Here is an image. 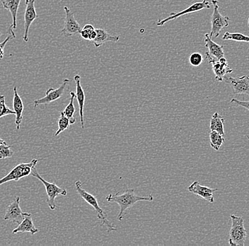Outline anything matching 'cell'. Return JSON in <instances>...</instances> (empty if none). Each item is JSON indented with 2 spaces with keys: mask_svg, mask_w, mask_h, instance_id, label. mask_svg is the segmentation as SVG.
Instances as JSON below:
<instances>
[{
  "mask_svg": "<svg viewBox=\"0 0 249 246\" xmlns=\"http://www.w3.org/2000/svg\"><path fill=\"white\" fill-rule=\"evenodd\" d=\"M70 99L69 104L67 105L64 110V114L70 120V125L75 124L76 118L74 117V112H75V107H74V100L76 97L75 93L74 92H70Z\"/></svg>",
  "mask_w": 249,
  "mask_h": 246,
  "instance_id": "obj_22",
  "label": "cell"
},
{
  "mask_svg": "<svg viewBox=\"0 0 249 246\" xmlns=\"http://www.w3.org/2000/svg\"><path fill=\"white\" fill-rule=\"evenodd\" d=\"M223 40H232L236 41L247 42L249 43V37L241 34V33H230L225 32L222 37Z\"/></svg>",
  "mask_w": 249,
  "mask_h": 246,
  "instance_id": "obj_25",
  "label": "cell"
},
{
  "mask_svg": "<svg viewBox=\"0 0 249 246\" xmlns=\"http://www.w3.org/2000/svg\"><path fill=\"white\" fill-rule=\"evenodd\" d=\"M205 46L208 49V54L216 59L225 57L224 46L217 44L210 38L209 34H205Z\"/></svg>",
  "mask_w": 249,
  "mask_h": 246,
  "instance_id": "obj_18",
  "label": "cell"
},
{
  "mask_svg": "<svg viewBox=\"0 0 249 246\" xmlns=\"http://www.w3.org/2000/svg\"><path fill=\"white\" fill-rule=\"evenodd\" d=\"M39 229L34 225L33 222L32 215L30 213H26V216L22 222L18 224V227L12 231L13 234H17L19 233H30L32 236L38 233Z\"/></svg>",
  "mask_w": 249,
  "mask_h": 246,
  "instance_id": "obj_16",
  "label": "cell"
},
{
  "mask_svg": "<svg viewBox=\"0 0 249 246\" xmlns=\"http://www.w3.org/2000/svg\"><path fill=\"white\" fill-rule=\"evenodd\" d=\"M225 121V118H222L219 113L215 112L210 120V131H214L220 133L221 135H225V130H224Z\"/></svg>",
  "mask_w": 249,
  "mask_h": 246,
  "instance_id": "obj_21",
  "label": "cell"
},
{
  "mask_svg": "<svg viewBox=\"0 0 249 246\" xmlns=\"http://www.w3.org/2000/svg\"><path fill=\"white\" fill-rule=\"evenodd\" d=\"M11 114L15 115V111L7 107L5 103V96L0 95V118Z\"/></svg>",
  "mask_w": 249,
  "mask_h": 246,
  "instance_id": "obj_26",
  "label": "cell"
},
{
  "mask_svg": "<svg viewBox=\"0 0 249 246\" xmlns=\"http://www.w3.org/2000/svg\"><path fill=\"white\" fill-rule=\"evenodd\" d=\"M26 213L23 212L20 207V197H16L13 202L7 207L4 219L19 224L22 222Z\"/></svg>",
  "mask_w": 249,
  "mask_h": 246,
  "instance_id": "obj_13",
  "label": "cell"
},
{
  "mask_svg": "<svg viewBox=\"0 0 249 246\" xmlns=\"http://www.w3.org/2000/svg\"><path fill=\"white\" fill-rule=\"evenodd\" d=\"M82 30L85 31L89 35V37L90 35H91V33L93 32V31H95L94 27L92 26L91 24H87L85 25V26H84L83 29H82Z\"/></svg>",
  "mask_w": 249,
  "mask_h": 246,
  "instance_id": "obj_30",
  "label": "cell"
},
{
  "mask_svg": "<svg viewBox=\"0 0 249 246\" xmlns=\"http://www.w3.org/2000/svg\"><path fill=\"white\" fill-rule=\"evenodd\" d=\"M31 175L36 177L40 180L46 188L47 199L46 202L48 206L51 210H54L57 207L55 204V198L59 195L66 196L68 194V191L66 189H62L60 187L57 186L54 183H49L43 178L37 171L36 168L34 167L31 171Z\"/></svg>",
  "mask_w": 249,
  "mask_h": 246,
  "instance_id": "obj_4",
  "label": "cell"
},
{
  "mask_svg": "<svg viewBox=\"0 0 249 246\" xmlns=\"http://www.w3.org/2000/svg\"><path fill=\"white\" fill-rule=\"evenodd\" d=\"M230 103L235 104L237 106H240L241 107H244L246 110L249 111V101H240L236 98H232L230 101Z\"/></svg>",
  "mask_w": 249,
  "mask_h": 246,
  "instance_id": "obj_29",
  "label": "cell"
},
{
  "mask_svg": "<svg viewBox=\"0 0 249 246\" xmlns=\"http://www.w3.org/2000/svg\"><path fill=\"white\" fill-rule=\"evenodd\" d=\"M5 143V141H4V140L2 139V138H0V146H1V144H3V143Z\"/></svg>",
  "mask_w": 249,
  "mask_h": 246,
  "instance_id": "obj_31",
  "label": "cell"
},
{
  "mask_svg": "<svg viewBox=\"0 0 249 246\" xmlns=\"http://www.w3.org/2000/svg\"><path fill=\"white\" fill-rule=\"evenodd\" d=\"M96 38L92 40L93 44L96 48L101 47L104 43H107V42L110 41L117 43L119 41V36L110 35L105 29H96Z\"/></svg>",
  "mask_w": 249,
  "mask_h": 246,
  "instance_id": "obj_19",
  "label": "cell"
},
{
  "mask_svg": "<svg viewBox=\"0 0 249 246\" xmlns=\"http://www.w3.org/2000/svg\"><path fill=\"white\" fill-rule=\"evenodd\" d=\"M37 163H38V160L34 159L29 163H22L17 165L7 175L0 179V185L8 182H17L23 177L31 175L33 168L36 167Z\"/></svg>",
  "mask_w": 249,
  "mask_h": 246,
  "instance_id": "obj_5",
  "label": "cell"
},
{
  "mask_svg": "<svg viewBox=\"0 0 249 246\" xmlns=\"http://www.w3.org/2000/svg\"><path fill=\"white\" fill-rule=\"evenodd\" d=\"M231 226L230 230L229 245L230 246H244L247 240V232L244 228V220L241 216L231 214Z\"/></svg>",
  "mask_w": 249,
  "mask_h": 246,
  "instance_id": "obj_3",
  "label": "cell"
},
{
  "mask_svg": "<svg viewBox=\"0 0 249 246\" xmlns=\"http://www.w3.org/2000/svg\"><path fill=\"white\" fill-rule=\"evenodd\" d=\"M212 4L213 5V12L211 18L212 29L210 37L211 38H216L220 35L221 31L229 26L230 18L221 15L217 0H212Z\"/></svg>",
  "mask_w": 249,
  "mask_h": 246,
  "instance_id": "obj_6",
  "label": "cell"
},
{
  "mask_svg": "<svg viewBox=\"0 0 249 246\" xmlns=\"http://www.w3.org/2000/svg\"><path fill=\"white\" fill-rule=\"evenodd\" d=\"M188 190L198 197L208 201L210 203L214 202L213 194L218 190L217 188H208L206 186H202L197 181H195L188 188Z\"/></svg>",
  "mask_w": 249,
  "mask_h": 246,
  "instance_id": "obj_14",
  "label": "cell"
},
{
  "mask_svg": "<svg viewBox=\"0 0 249 246\" xmlns=\"http://www.w3.org/2000/svg\"><path fill=\"white\" fill-rule=\"evenodd\" d=\"M210 3L208 0H203L200 2H196L193 4L192 5L188 7V8L181 11L180 12H171L170 15L163 19L159 20L157 22V26H162L165 25L166 23L169 22L171 20L176 19L178 17L184 16V15H188V14L194 13V12H199L204 9H210Z\"/></svg>",
  "mask_w": 249,
  "mask_h": 246,
  "instance_id": "obj_8",
  "label": "cell"
},
{
  "mask_svg": "<svg viewBox=\"0 0 249 246\" xmlns=\"http://www.w3.org/2000/svg\"><path fill=\"white\" fill-rule=\"evenodd\" d=\"M107 200L108 202H115L118 204L120 207L119 214L117 219L118 221H122L124 219L126 210L133 206L137 202L140 201H146V202H152L154 200L153 194H150L147 196H140L135 194V189H128L124 191V194H110L107 196Z\"/></svg>",
  "mask_w": 249,
  "mask_h": 246,
  "instance_id": "obj_1",
  "label": "cell"
},
{
  "mask_svg": "<svg viewBox=\"0 0 249 246\" xmlns=\"http://www.w3.org/2000/svg\"><path fill=\"white\" fill-rule=\"evenodd\" d=\"M13 97V109L15 112V124L16 129L19 130L21 127V121L23 119V104L22 99L18 95L17 87H15Z\"/></svg>",
  "mask_w": 249,
  "mask_h": 246,
  "instance_id": "obj_17",
  "label": "cell"
},
{
  "mask_svg": "<svg viewBox=\"0 0 249 246\" xmlns=\"http://www.w3.org/2000/svg\"><path fill=\"white\" fill-rule=\"evenodd\" d=\"M75 188L79 195L87 203H88L90 206L94 208L95 211H96V214H97L98 219L101 221V225L105 226L107 227V231L111 232L113 231V230H116V227L113 224L109 222L107 213L99 206L98 200L96 197L93 194H90L88 191H86L82 188V182L79 181V180L76 182Z\"/></svg>",
  "mask_w": 249,
  "mask_h": 246,
  "instance_id": "obj_2",
  "label": "cell"
},
{
  "mask_svg": "<svg viewBox=\"0 0 249 246\" xmlns=\"http://www.w3.org/2000/svg\"><path fill=\"white\" fill-rule=\"evenodd\" d=\"M36 0H25L26 9L24 12V32L23 34V40L25 42L29 41V32L31 24L38 18L35 8Z\"/></svg>",
  "mask_w": 249,
  "mask_h": 246,
  "instance_id": "obj_11",
  "label": "cell"
},
{
  "mask_svg": "<svg viewBox=\"0 0 249 246\" xmlns=\"http://www.w3.org/2000/svg\"><path fill=\"white\" fill-rule=\"evenodd\" d=\"M223 81L232 88L233 94H246L249 95V76H244L236 78L230 76H225Z\"/></svg>",
  "mask_w": 249,
  "mask_h": 246,
  "instance_id": "obj_12",
  "label": "cell"
},
{
  "mask_svg": "<svg viewBox=\"0 0 249 246\" xmlns=\"http://www.w3.org/2000/svg\"><path fill=\"white\" fill-rule=\"evenodd\" d=\"M57 125H58V129L54 133V136L60 135L64 131L67 130L70 127V120L67 116H65L63 112L60 113V117L57 121Z\"/></svg>",
  "mask_w": 249,
  "mask_h": 246,
  "instance_id": "obj_24",
  "label": "cell"
},
{
  "mask_svg": "<svg viewBox=\"0 0 249 246\" xmlns=\"http://www.w3.org/2000/svg\"><path fill=\"white\" fill-rule=\"evenodd\" d=\"M13 155L12 147L7 145V143H3L0 146V160L12 158Z\"/></svg>",
  "mask_w": 249,
  "mask_h": 246,
  "instance_id": "obj_27",
  "label": "cell"
},
{
  "mask_svg": "<svg viewBox=\"0 0 249 246\" xmlns=\"http://www.w3.org/2000/svg\"><path fill=\"white\" fill-rule=\"evenodd\" d=\"M65 12V23L61 33L65 37H72L75 34H80L82 28L74 17V13L71 12L69 7H64Z\"/></svg>",
  "mask_w": 249,
  "mask_h": 246,
  "instance_id": "obj_9",
  "label": "cell"
},
{
  "mask_svg": "<svg viewBox=\"0 0 249 246\" xmlns=\"http://www.w3.org/2000/svg\"><path fill=\"white\" fill-rule=\"evenodd\" d=\"M205 57L208 59L209 63L212 65L213 73L215 76V79L218 82H222L224 77L227 74L232 73V69L229 67L228 62L225 57H221L219 59H216L212 57L208 54V52L205 53Z\"/></svg>",
  "mask_w": 249,
  "mask_h": 246,
  "instance_id": "obj_7",
  "label": "cell"
},
{
  "mask_svg": "<svg viewBox=\"0 0 249 246\" xmlns=\"http://www.w3.org/2000/svg\"><path fill=\"white\" fill-rule=\"evenodd\" d=\"M225 135H221L214 131H211L210 133V146L213 148L214 150L219 151L221 146L225 143V139L224 138Z\"/></svg>",
  "mask_w": 249,
  "mask_h": 246,
  "instance_id": "obj_23",
  "label": "cell"
},
{
  "mask_svg": "<svg viewBox=\"0 0 249 246\" xmlns=\"http://www.w3.org/2000/svg\"><path fill=\"white\" fill-rule=\"evenodd\" d=\"M248 26H249V19H248Z\"/></svg>",
  "mask_w": 249,
  "mask_h": 246,
  "instance_id": "obj_32",
  "label": "cell"
},
{
  "mask_svg": "<svg viewBox=\"0 0 249 246\" xmlns=\"http://www.w3.org/2000/svg\"><path fill=\"white\" fill-rule=\"evenodd\" d=\"M74 81L75 82L76 98L79 105V118H80L81 127L85 129V119H84V107H85V94L81 85V77L79 75H75L74 77Z\"/></svg>",
  "mask_w": 249,
  "mask_h": 246,
  "instance_id": "obj_15",
  "label": "cell"
},
{
  "mask_svg": "<svg viewBox=\"0 0 249 246\" xmlns=\"http://www.w3.org/2000/svg\"><path fill=\"white\" fill-rule=\"evenodd\" d=\"M204 57L200 53H194L189 57V62L192 66L198 67L203 62Z\"/></svg>",
  "mask_w": 249,
  "mask_h": 246,
  "instance_id": "obj_28",
  "label": "cell"
},
{
  "mask_svg": "<svg viewBox=\"0 0 249 246\" xmlns=\"http://www.w3.org/2000/svg\"><path fill=\"white\" fill-rule=\"evenodd\" d=\"M1 33L0 32V37H1Z\"/></svg>",
  "mask_w": 249,
  "mask_h": 246,
  "instance_id": "obj_33",
  "label": "cell"
},
{
  "mask_svg": "<svg viewBox=\"0 0 249 246\" xmlns=\"http://www.w3.org/2000/svg\"><path fill=\"white\" fill-rule=\"evenodd\" d=\"M1 4L4 9L10 12L12 17V23L11 27L13 29H17V17L18 7L21 0H1Z\"/></svg>",
  "mask_w": 249,
  "mask_h": 246,
  "instance_id": "obj_20",
  "label": "cell"
},
{
  "mask_svg": "<svg viewBox=\"0 0 249 246\" xmlns=\"http://www.w3.org/2000/svg\"><path fill=\"white\" fill-rule=\"evenodd\" d=\"M70 79H65L62 81V83L60 87L57 89H53V88H50L47 90L46 93V96L40 98V99H36L34 100V107H37L40 104H49L51 102H53L54 101L60 99L64 94L65 92V88L67 85L69 84Z\"/></svg>",
  "mask_w": 249,
  "mask_h": 246,
  "instance_id": "obj_10",
  "label": "cell"
}]
</instances>
